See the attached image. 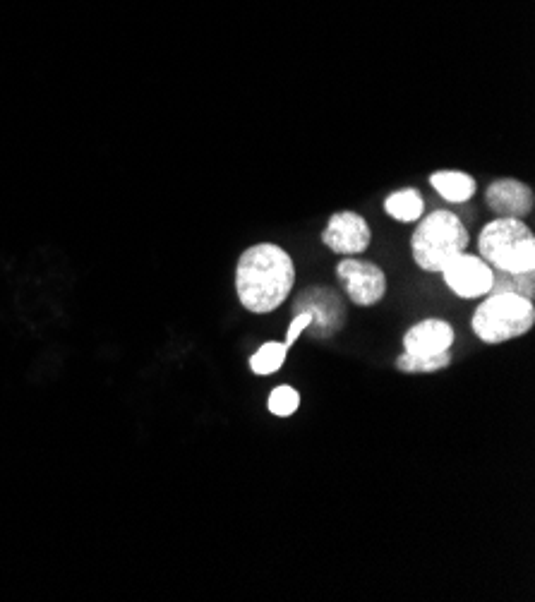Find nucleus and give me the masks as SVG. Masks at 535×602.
Here are the masks:
<instances>
[{"instance_id": "obj_1", "label": "nucleus", "mask_w": 535, "mask_h": 602, "mask_svg": "<svg viewBox=\"0 0 535 602\" xmlns=\"http://www.w3.org/2000/svg\"><path fill=\"white\" fill-rule=\"evenodd\" d=\"M296 286V262L276 243L250 245L236 264V293L252 315L279 310Z\"/></svg>"}, {"instance_id": "obj_2", "label": "nucleus", "mask_w": 535, "mask_h": 602, "mask_svg": "<svg viewBox=\"0 0 535 602\" xmlns=\"http://www.w3.org/2000/svg\"><path fill=\"white\" fill-rule=\"evenodd\" d=\"M416 224L411 236V255L413 262L428 274H440L471 243L464 221L447 209L423 214Z\"/></svg>"}, {"instance_id": "obj_3", "label": "nucleus", "mask_w": 535, "mask_h": 602, "mask_svg": "<svg viewBox=\"0 0 535 602\" xmlns=\"http://www.w3.org/2000/svg\"><path fill=\"white\" fill-rule=\"evenodd\" d=\"M478 252L500 272H535V236L524 219L497 216L478 233Z\"/></svg>"}, {"instance_id": "obj_4", "label": "nucleus", "mask_w": 535, "mask_h": 602, "mask_svg": "<svg viewBox=\"0 0 535 602\" xmlns=\"http://www.w3.org/2000/svg\"><path fill=\"white\" fill-rule=\"evenodd\" d=\"M533 324V300L516 296V293H488L471 319L473 334L490 346L526 336L533 329Z\"/></svg>"}, {"instance_id": "obj_5", "label": "nucleus", "mask_w": 535, "mask_h": 602, "mask_svg": "<svg viewBox=\"0 0 535 602\" xmlns=\"http://www.w3.org/2000/svg\"><path fill=\"white\" fill-rule=\"evenodd\" d=\"M336 279L351 303L360 307H372L387 296V274L380 264L358 257H344L336 264Z\"/></svg>"}, {"instance_id": "obj_6", "label": "nucleus", "mask_w": 535, "mask_h": 602, "mask_svg": "<svg viewBox=\"0 0 535 602\" xmlns=\"http://www.w3.org/2000/svg\"><path fill=\"white\" fill-rule=\"evenodd\" d=\"M444 284L449 286V291L454 296L464 300L485 298L492 288V274L495 269L480 255H471V252H461L459 257H454L447 267L442 269Z\"/></svg>"}, {"instance_id": "obj_7", "label": "nucleus", "mask_w": 535, "mask_h": 602, "mask_svg": "<svg viewBox=\"0 0 535 602\" xmlns=\"http://www.w3.org/2000/svg\"><path fill=\"white\" fill-rule=\"evenodd\" d=\"M324 248L341 257H358L370 248L372 231L365 216L358 212H336L322 231Z\"/></svg>"}, {"instance_id": "obj_8", "label": "nucleus", "mask_w": 535, "mask_h": 602, "mask_svg": "<svg viewBox=\"0 0 535 602\" xmlns=\"http://www.w3.org/2000/svg\"><path fill=\"white\" fill-rule=\"evenodd\" d=\"M485 202L497 216L526 219L535 207V192L519 178H497L485 190Z\"/></svg>"}, {"instance_id": "obj_9", "label": "nucleus", "mask_w": 535, "mask_h": 602, "mask_svg": "<svg viewBox=\"0 0 535 602\" xmlns=\"http://www.w3.org/2000/svg\"><path fill=\"white\" fill-rule=\"evenodd\" d=\"M454 327L444 319H423L404 334V353L413 358H437L454 346Z\"/></svg>"}, {"instance_id": "obj_10", "label": "nucleus", "mask_w": 535, "mask_h": 602, "mask_svg": "<svg viewBox=\"0 0 535 602\" xmlns=\"http://www.w3.org/2000/svg\"><path fill=\"white\" fill-rule=\"evenodd\" d=\"M296 310L310 312V327H315L317 336L336 334L346 319L344 305H341L339 296L329 291V288H308V293H303V296L298 298Z\"/></svg>"}, {"instance_id": "obj_11", "label": "nucleus", "mask_w": 535, "mask_h": 602, "mask_svg": "<svg viewBox=\"0 0 535 602\" xmlns=\"http://www.w3.org/2000/svg\"><path fill=\"white\" fill-rule=\"evenodd\" d=\"M430 185L435 188V192L442 197V200L452 204L471 202L478 190L476 178L466 171H456V168H442V171H435L430 176Z\"/></svg>"}, {"instance_id": "obj_12", "label": "nucleus", "mask_w": 535, "mask_h": 602, "mask_svg": "<svg viewBox=\"0 0 535 602\" xmlns=\"http://www.w3.org/2000/svg\"><path fill=\"white\" fill-rule=\"evenodd\" d=\"M384 212L392 216L399 224H416L420 216L425 214V200L418 188H401L394 190L384 200Z\"/></svg>"}, {"instance_id": "obj_13", "label": "nucleus", "mask_w": 535, "mask_h": 602, "mask_svg": "<svg viewBox=\"0 0 535 602\" xmlns=\"http://www.w3.org/2000/svg\"><path fill=\"white\" fill-rule=\"evenodd\" d=\"M288 351H291V348H288L284 341H267V343H262L260 351H257L250 358L252 375L269 377V375H274V372H279L281 367H284V363H286Z\"/></svg>"}, {"instance_id": "obj_14", "label": "nucleus", "mask_w": 535, "mask_h": 602, "mask_svg": "<svg viewBox=\"0 0 535 602\" xmlns=\"http://www.w3.org/2000/svg\"><path fill=\"white\" fill-rule=\"evenodd\" d=\"M490 293H516V296H524L528 300H533L535 272L512 274V272H500V269H495V274H492Z\"/></svg>"}, {"instance_id": "obj_15", "label": "nucleus", "mask_w": 535, "mask_h": 602, "mask_svg": "<svg viewBox=\"0 0 535 602\" xmlns=\"http://www.w3.org/2000/svg\"><path fill=\"white\" fill-rule=\"evenodd\" d=\"M452 365V355L444 353L437 358H413V355L401 353L396 358V370L406 372V375H432V372L447 370Z\"/></svg>"}, {"instance_id": "obj_16", "label": "nucleus", "mask_w": 535, "mask_h": 602, "mask_svg": "<svg viewBox=\"0 0 535 602\" xmlns=\"http://www.w3.org/2000/svg\"><path fill=\"white\" fill-rule=\"evenodd\" d=\"M267 408L276 418H291V415H296L300 408L298 389H293L291 384H279V387L269 394Z\"/></svg>"}, {"instance_id": "obj_17", "label": "nucleus", "mask_w": 535, "mask_h": 602, "mask_svg": "<svg viewBox=\"0 0 535 602\" xmlns=\"http://www.w3.org/2000/svg\"><path fill=\"white\" fill-rule=\"evenodd\" d=\"M310 324H312V315L310 312H298L296 317H293V322L288 324V331H286V339H284V343L288 348L293 346V343L298 341V336L303 334V331H308L310 329Z\"/></svg>"}]
</instances>
